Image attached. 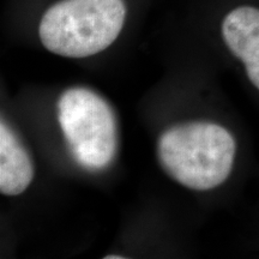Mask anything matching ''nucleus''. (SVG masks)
I'll list each match as a JSON object with an SVG mask.
<instances>
[{
  "mask_svg": "<svg viewBox=\"0 0 259 259\" xmlns=\"http://www.w3.org/2000/svg\"><path fill=\"white\" fill-rule=\"evenodd\" d=\"M58 120L79 166L99 171L112 163L119 148L118 120L101 95L84 87L65 90L58 101Z\"/></svg>",
  "mask_w": 259,
  "mask_h": 259,
  "instance_id": "obj_3",
  "label": "nucleus"
},
{
  "mask_svg": "<svg viewBox=\"0 0 259 259\" xmlns=\"http://www.w3.org/2000/svg\"><path fill=\"white\" fill-rule=\"evenodd\" d=\"M35 167L29 151L8 122H0V192L19 196L34 180Z\"/></svg>",
  "mask_w": 259,
  "mask_h": 259,
  "instance_id": "obj_5",
  "label": "nucleus"
},
{
  "mask_svg": "<svg viewBox=\"0 0 259 259\" xmlns=\"http://www.w3.org/2000/svg\"><path fill=\"white\" fill-rule=\"evenodd\" d=\"M125 18L124 0H60L42 16L38 35L51 53L82 59L111 46Z\"/></svg>",
  "mask_w": 259,
  "mask_h": 259,
  "instance_id": "obj_2",
  "label": "nucleus"
},
{
  "mask_svg": "<svg viewBox=\"0 0 259 259\" xmlns=\"http://www.w3.org/2000/svg\"><path fill=\"white\" fill-rule=\"evenodd\" d=\"M236 142L231 132L211 121L170 126L157 141L161 167L180 185L208 191L222 185L232 173Z\"/></svg>",
  "mask_w": 259,
  "mask_h": 259,
  "instance_id": "obj_1",
  "label": "nucleus"
},
{
  "mask_svg": "<svg viewBox=\"0 0 259 259\" xmlns=\"http://www.w3.org/2000/svg\"><path fill=\"white\" fill-rule=\"evenodd\" d=\"M122 258H125V257H122V255H113V254L106 255L105 257V259H122Z\"/></svg>",
  "mask_w": 259,
  "mask_h": 259,
  "instance_id": "obj_6",
  "label": "nucleus"
},
{
  "mask_svg": "<svg viewBox=\"0 0 259 259\" xmlns=\"http://www.w3.org/2000/svg\"><path fill=\"white\" fill-rule=\"evenodd\" d=\"M221 31L226 46L244 64L248 79L259 90V9L232 10L223 18Z\"/></svg>",
  "mask_w": 259,
  "mask_h": 259,
  "instance_id": "obj_4",
  "label": "nucleus"
}]
</instances>
